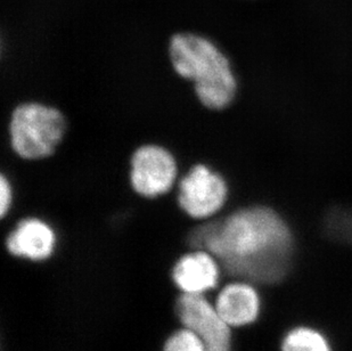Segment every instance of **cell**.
I'll return each mask as SVG.
<instances>
[{"mask_svg":"<svg viewBox=\"0 0 352 351\" xmlns=\"http://www.w3.org/2000/svg\"><path fill=\"white\" fill-rule=\"evenodd\" d=\"M188 243L211 252L230 275L256 284H279L292 269V232L275 211L263 206L201 226L190 233Z\"/></svg>","mask_w":352,"mask_h":351,"instance_id":"cell-1","label":"cell"},{"mask_svg":"<svg viewBox=\"0 0 352 351\" xmlns=\"http://www.w3.org/2000/svg\"><path fill=\"white\" fill-rule=\"evenodd\" d=\"M169 60L178 76L194 83L204 107L219 111L232 104L237 93L235 74L230 60L211 40L190 32L173 34Z\"/></svg>","mask_w":352,"mask_h":351,"instance_id":"cell-2","label":"cell"},{"mask_svg":"<svg viewBox=\"0 0 352 351\" xmlns=\"http://www.w3.org/2000/svg\"><path fill=\"white\" fill-rule=\"evenodd\" d=\"M67 130V118L60 109L37 102L22 103L10 116V146L28 161L46 159L55 153Z\"/></svg>","mask_w":352,"mask_h":351,"instance_id":"cell-3","label":"cell"},{"mask_svg":"<svg viewBox=\"0 0 352 351\" xmlns=\"http://www.w3.org/2000/svg\"><path fill=\"white\" fill-rule=\"evenodd\" d=\"M178 166L173 153L155 144L142 145L130 160V185L145 199H155L173 189Z\"/></svg>","mask_w":352,"mask_h":351,"instance_id":"cell-4","label":"cell"},{"mask_svg":"<svg viewBox=\"0 0 352 351\" xmlns=\"http://www.w3.org/2000/svg\"><path fill=\"white\" fill-rule=\"evenodd\" d=\"M228 198V186L219 173L199 163L179 182L177 201L180 209L194 219H206L221 210Z\"/></svg>","mask_w":352,"mask_h":351,"instance_id":"cell-5","label":"cell"},{"mask_svg":"<svg viewBox=\"0 0 352 351\" xmlns=\"http://www.w3.org/2000/svg\"><path fill=\"white\" fill-rule=\"evenodd\" d=\"M176 314L183 326L199 335L206 351L233 350V328L204 295L182 293L177 299Z\"/></svg>","mask_w":352,"mask_h":351,"instance_id":"cell-6","label":"cell"},{"mask_svg":"<svg viewBox=\"0 0 352 351\" xmlns=\"http://www.w3.org/2000/svg\"><path fill=\"white\" fill-rule=\"evenodd\" d=\"M213 305L232 328L254 324L263 312V299L256 283L242 279L225 285Z\"/></svg>","mask_w":352,"mask_h":351,"instance_id":"cell-7","label":"cell"},{"mask_svg":"<svg viewBox=\"0 0 352 351\" xmlns=\"http://www.w3.org/2000/svg\"><path fill=\"white\" fill-rule=\"evenodd\" d=\"M219 260L203 248L182 255L173 266V283L182 293L204 295L218 286L221 273Z\"/></svg>","mask_w":352,"mask_h":351,"instance_id":"cell-8","label":"cell"},{"mask_svg":"<svg viewBox=\"0 0 352 351\" xmlns=\"http://www.w3.org/2000/svg\"><path fill=\"white\" fill-rule=\"evenodd\" d=\"M55 248L56 234L39 218L21 220L6 239L7 251L10 255L31 262L46 260L53 255Z\"/></svg>","mask_w":352,"mask_h":351,"instance_id":"cell-9","label":"cell"},{"mask_svg":"<svg viewBox=\"0 0 352 351\" xmlns=\"http://www.w3.org/2000/svg\"><path fill=\"white\" fill-rule=\"evenodd\" d=\"M279 351H334L329 337L313 325H294L279 341Z\"/></svg>","mask_w":352,"mask_h":351,"instance_id":"cell-10","label":"cell"},{"mask_svg":"<svg viewBox=\"0 0 352 351\" xmlns=\"http://www.w3.org/2000/svg\"><path fill=\"white\" fill-rule=\"evenodd\" d=\"M163 351H206V347L195 332L184 326L166 339Z\"/></svg>","mask_w":352,"mask_h":351,"instance_id":"cell-11","label":"cell"},{"mask_svg":"<svg viewBox=\"0 0 352 351\" xmlns=\"http://www.w3.org/2000/svg\"><path fill=\"white\" fill-rule=\"evenodd\" d=\"M13 204V187L5 173L0 175V215L5 218Z\"/></svg>","mask_w":352,"mask_h":351,"instance_id":"cell-12","label":"cell"}]
</instances>
